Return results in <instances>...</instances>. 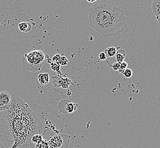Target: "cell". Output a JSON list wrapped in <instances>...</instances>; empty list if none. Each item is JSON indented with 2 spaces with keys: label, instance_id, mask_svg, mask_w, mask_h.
<instances>
[{
  "label": "cell",
  "instance_id": "cell-18",
  "mask_svg": "<svg viewBox=\"0 0 160 148\" xmlns=\"http://www.w3.org/2000/svg\"><path fill=\"white\" fill-rule=\"evenodd\" d=\"M61 57V55H59V54H55V55L52 58V61L54 62L58 63Z\"/></svg>",
  "mask_w": 160,
  "mask_h": 148
},
{
  "label": "cell",
  "instance_id": "cell-20",
  "mask_svg": "<svg viewBox=\"0 0 160 148\" xmlns=\"http://www.w3.org/2000/svg\"><path fill=\"white\" fill-rule=\"evenodd\" d=\"M98 0H87V2H88L89 3H93L95 2L96 1H98Z\"/></svg>",
  "mask_w": 160,
  "mask_h": 148
},
{
  "label": "cell",
  "instance_id": "cell-5",
  "mask_svg": "<svg viewBox=\"0 0 160 148\" xmlns=\"http://www.w3.org/2000/svg\"><path fill=\"white\" fill-rule=\"evenodd\" d=\"M12 100V95L9 93L2 91L0 92V107L9 104Z\"/></svg>",
  "mask_w": 160,
  "mask_h": 148
},
{
  "label": "cell",
  "instance_id": "cell-12",
  "mask_svg": "<svg viewBox=\"0 0 160 148\" xmlns=\"http://www.w3.org/2000/svg\"><path fill=\"white\" fill-rule=\"evenodd\" d=\"M49 148V144L48 142L46 140H43L42 141L40 142L38 144H35V148Z\"/></svg>",
  "mask_w": 160,
  "mask_h": 148
},
{
  "label": "cell",
  "instance_id": "cell-1",
  "mask_svg": "<svg viewBox=\"0 0 160 148\" xmlns=\"http://www.w3.org/2000/svg\"><path fill=\"white\" fill-rule=\"evenodd\" d=\"M41 129L37 117L16 94L0 107V148H35L32 137Z\"/></svg>",
  "mask_w": 160,
  "mask_h": 148
},
{
  "label": "cell",
  "instance_id": "cell-4",
  "mask_svg": "<svg viewBox=\"0 0 160 148\" xmlns=\"http://www.w3.org/2000/svg\"><path fill=\"white\" fill-rule=\"evenodd\" d=\"M63 143V139L61 136H55L52 137L48 142L49 146L51 148H61Z\"/></svg>",
  "mask_w": 160,
  "mask_h": 148
},
{
  "label": "cell",
  "instance_id": "cell-6",
  "mask_svg": "<svg viewBox=\"0 0 160 148\" xmlns=\"http://www.w3.org/2000/svg\"><path fill=\"white\" fill-rule=\"evenodd\" d=\"M152 11L160 25V0H153L152 3Z\"/></svg>",
  "mask_w": 160,
  "mask_h": 148
},
{
  "label": "cell",
  "instance_id": "cell-8",
  "mask_svg": "<svg viewBox=\"0 0 160 148\" xmlns=\"http://www.w3.org/2000/svg\"><path fill=\"white\" fill-rule=\"evenodd\" d=\"M39 83L42 85H46L48 83L50 78H49V75L48 73H44V74H40L38 76Z\"/></svg>",
  "mask_w": 160,
  "mask_h": 148
},
{
  "label": "cell",
  "instance_id": "cell-13",
  "mask_svg": "<svg viewBox=\"0 0 160 148\" xmlns=\"http://www.w3.org/2000/svg\"><path fill=\"white\" fill-rule=\"evenodd\" d=\"M68 58L64 56H63V57H61L60 59L58 61V63L61 66H64L68 65Z\"/></svg>",
  "mask_w": 160,
  "mask_h": 148
},
{
  "label": "cell",
  "instance_id": "cell-15",
  "mask_svg": "<svg viewBox=\"0 0 160 148\" xmlns=\"http://www.w3.org/2000/svg\"><path fill=\"white\" fill-rule=\"evenodd\" d=\"M122 74L127 78H130L133 75V72L130 68H126L123 72Z\"/></svg>",
  "mask_w": 160,
  "mask_h": 148
},
{
  "label": "cell",
  "instance_id": "cell-9",
  "mask_svg": "<svg viewBox=\"0 0 160 148\" xmlns=\"http://www.w3.org/2000/svg\"><path fill=\"white\" fill-rule=\"evenodd\" d=\"M115 57L116 60L117 62L120 63L124 61L125 59V57H126V52H125L124 50L120 49L117 52Z\"/></svg>",
  "mask_w": 160,
  "mask_h": 148
},
{
  "label": "cell",
  "instance_id": "cell-3",
  "mask_svg": "<svg viewBox=\"0 0 160 148\" xmlns=\"http://www.w3.org/2000/svg\"><path fill=\"white\" fill-rule=\"evenodd\" d=\"M25 58L30 65L36 66L44 61L45 54L40 50H34L25 54Z\"/></svg>",
  "mask_w": 160,
  "mask_h": 148
},
{
  "label": "cell",
  "instance_id": "cell-16",
  "mask_svg": "<svg viewBox=\"0 0 160 148\" xmlns=\"http://www.w3.org/2000/svg\"><path fill=\"white\" fill-rule=\"evenodd\" d=\"M128 63L126 62L123 61L122 63H120V70H118V72L122 74L124 71L128 67Z\"/></svg>",
  "mask_w": 160,
  "mask_h": 148
},
{
  "label": "cell",
  "instance_id": "cell-19",
  "mask_svg": "<svg viewBox=\"0 0 160 148\" xmlns=\"http://www.w3.org/2000/svg\"><path fill=\"white\" fill-rule=\"evenodd\" d=\"M107 56H106V54L104 53V52H102L101 53H100L99 55V58L100 60L101 61H105L107 59Z\"/></svg>",
  "mask_w": 160,
  "mask_h": 148
},
{
  "label": "cell",
  "instance_id": "cell-2",
  "mask_svg": "<svg viewBox=\"0 0 160 148\" xmlns=\"http://www.w3.org/2000/svg\"><path fill=\"white\" fill-rule=\"evenodd\" d=\"M89 21L92 28L104 37L126 34L128 27L123 10L108 0L89 3Z\"/></svg>",
  "mask_w": 160,
  "mask_h": 148
},
{
  "label": "cell",
  "instance_id": "cell-21",
  "mask_svg": "<svg viewBox=\"0 0 160 148\" xmlns=\"http://www.w3.org/2000/svg\"><path fill=\"white\" fill-rule=\"evenodd\" d=\"M113 148H125L124 146H122V145H118V146H116V147H113Z\"/></svg>",
  "mask_w": 160,
  "mask_h": 148
},
{
  "label": "cell",
  "instance_id": "cell-14",
  "mask_svg": "<svg viewBox=\"0 0 160 148\" xmlns=\"http://www.w3.org/2000/svg\"><path fill=\"white\" fill-rule=\"evenodd\" d=\"M60 67H61V65L58 64V63L53 62L51 64V70L55 71V72H58L59 71Z\"/></svg>",
  "mask_w": 160,
  "mask_h": 148
},
{
  "label": "cell",
  "instance_id": "cell-11",
  "mask_svg": "<svg viewBox=\"0 0 160 148\" xmlns=\"http://www.w3.org/2000/svg\"><path fill=\"white\" fill-rule=\"evenodd\" d=\"M43 139L42 138V135L41 134H35L32 137V142L34 144H37L40 142L42 141Z\"/></svg>",
  "mask_w": 160,
  "mask_h": 148
},
{
  "label": "cell",
  "instance_id": "cell-17",
  "mask_svg": "<svg viewBox=\"0 0 160 148\" xmlns=\"http://www.w3.org/2000/svg\"><path fill=\"white\" fill-rule=\"evenodd\" d=\"M111 66L112 67L113 70L118 71V70H120V63L118 62L114 63L112 65H111Z\"/></svg>",
  "mask_w": 160,
  "mask_h": 148
},
{
  "label": "cell",
  "instance_id": "cell-7",
  "mask_svg": "<svg viewBox=\"0 0 160 148\" xmlns=\"http://www.w3.org/2000/svg\"><path fill=\"white\" fill-rule=\"evenodd\" d=\"M18 29L20 31L24 32H30L32 30V25L29 22H21L18 24Z\"/></svg>",
  "mask_w": 160,
  "mask_h": 148
},
{
  "label": "cell",
  "instance_id": "cell-10",
  "mask_svg": "<svg viewBox=\"0 0 160 148\" xmlns=\"http://www.w3.org/2000/svg\"><path fill=\"white\" fill-rule=\"evenodd\" d=\"M120 47L116 48L115 47H109L104 50V53L106 54L107 57H113L115 56L118 52V49Z\"/></svg>",
  "mask_w": 160,
  "mask_h": 148
}]
</instances>
